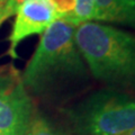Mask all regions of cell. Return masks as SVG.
<instances>
[{"mask_svg": "<svg viewBox=\"0 0 135 135\" xmlns=\"http://www.w3.org/2000/svg\"><path fill=\"white\" fill-rule=\"evenodd\" d=\"M17 10V6L12 0H7L6 2H3L0 5V26L1 24L7 20L11 15H14Z\"/></svg>", "mask_w": 135, "mask_h": 135, "instance_id": "30bf717a", "label": "cell"}, {"mask_svg": "<svg viewBox=\"0 0 135 135\" xmlns=\"http://www.w3.org/2000/svg\"><path fill=\"white\" fill-rule=\"evenodd\" d=\"M55 9L59 18H63L73 10L75 0H50Z\"/></svg>", "mask_w": 135, "mask_h": 135, "instance_id": "9c48e42d", "label": "cell"}, {"mask_svg": "<svg viewBox=\"0 0 135 135\" xmlns=\"http://www.w3.org/2000/svg\"><path fill=\"white\" fill-rule=\"evenodd\" d=\"M95 22L117 23L135 28V0H96Z\"/></svg>", "mask_w": 135, "mask_h": 135, "instance_id": "8992f818", "label": "cell"}, {"mask_svg": "<svg viewBox=\"0 0 135 135\" xmlns=\"http://www.w3.org/2000/svg\"><path fill=\"white\" fill-rule=\"evenodd\" d=\"M0 135H2V134H0Z\"/></svg>", "mask_w": 135, "mask_h": 135, "instance_id": "4fadbf2b", "label": "cell"}, {"mask_svg": "<svg viewBox=\"0 0 135 135\" xmlns=\"http://www.w3.org/2000/svg\"><path fill=\"white\" fill-rule=\"evenodd\" d=\"M35 114L22 74L12 65L0 68V134L26 135Z\"/></svg>", "mask_w": 135, "mask_h": 135, "instance_id": "277c9868", "label": "cell"}, {"mask_svg": "<svg viewBox=\"0 0 135 135\" xmlns=\"http://www.w3.org/2000/svg\"><path fill=\"white\" fill-rule=\"evenodd\" d=\"M95 15L96 0H75L73 10L61 19L77 27L80 24L95 20Z\"/></svg>", "mask_w": 135, "mask_h": 135, "instance_id": "52a82bcc", "label": "cell"}, {"mask_svg": "<svg viewBox=\"0 0 135 135\" xmlns=\"http://www.w3.org/2000/svg\"><path fill=\"white\" fill-rule=\"evenodd\" d=\"M66 116L74 135H126L135 127V98L101 89L68 109Z\"/></svg>", "mask_w": 135, "mask_h": 135, "instance_id": "3957f363", "label": "cell"}, {"mask_svg": "<svg viewBox=\"0 0 135 135\" xmlns=\"http://www.w3.org/2000/svg\"><path fill=\"white\" fill-rule=\"evenodd\" d=\"M7 0H0V5H1V3H3V2H6Z\"/></svg>", "mask_w": 135, "mask_h": 135, "instance_id": "7c38bea8", "label": "cell"}, {"mask_svg": "<svg viewBox=\"0 0 135 135\" xmlns=\"http://www.w3.org/2000/svg\"><path fill=\"white\" fill-rule=\"evenodd\" d=\"M74 43L97 80L115 90L135 91V36L87 22L75 27Z\"/></svg>", "mask_w": 135, "mask_h": 135, "instance_id": "7a4b0ae2", "label": "cell"}, {"mask_svg": "<svg viewBox=\"0 0 135 135\" xmlns=\"http://www.w3.org/2000/svg\"><path fill=\"white\" fill-rule=\"evenodd\" d=\"M75 26L61 18L42 34L22 74L28 94L43 99L65 97L88 81V70L74 43Z\"/></svg>", "mask_w": 135, "mask_h": 135, "instance_id": "6da1fadb", "label": "cell"}, {"mask_svg": "<svg viewBox=\"0 0 135 135\" xmlns=\"http://www.w3.org/2000/svg\"><path fill=\"white\" fill-rule=\"evenodd\" d=\"M26 135H66V134L44 116L35 115L27 129Z\"/></svg>", "mask_w": 135, "mask_h": 135, "instance_id": "ba28073f", "label": "cell"}, {"mask_svg": "<svg viewBox=\"0 0 135 135\" xmlns=\"http://www.w3.org/2000/svg\"><path fill=\"white\" fill-rule=\"evenodd\" d=\"M15 22L9 35L8 55L17 59V47L32 35L43 34L59 16L50 0H27L16 10Z\"/></svg>", "mask_w": 135, "mask_h": 135, "instance_id": "5b68a950", "label": "cell"}, {"mask_svg": "<svg viewBox=\"0 0 135 135\" xmlns=\"http://www.w3.org/2000/svg\"><path fill=\"white\" fill-rule=\"evenodd\" d=\"M126 135H135V127H134L132 131H129V132L126 134Z\"/></svg>", "mask_w": 135, "mask_h": 135, "instance_id": "8fae6325", "label": "cell"}]
</instances>
